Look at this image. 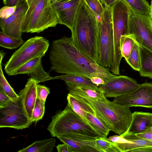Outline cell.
Masks as SVG:
<instances>
[{
    "label": "cell",
    "instance_id": "cell-1",
    "mask_svg": "<svg viewBox=\"0 0 152 152\" xmlns=\"http://www.w3.org/2000/svg\"><path fill=\"white\" fill-rule=\"evenodd\" d=\"M49 59L51 70L58 73L77 74L90 79L96 76L104 80L116 75L83 53L71 37L53 41Z\"/></svg>",
    "mask_w": 152,
    "mask_h": 152
},
{
    "label": "cell",
    "instance_id": "cell-2",
    "mask_svg": "<svg viewBox=\"0 0 152 152\" xmlns=\"http://www.w3.org/2000/svg\"><path fill=\"white\" fill-rule=\"evenodd\" d=\"M98 20L84 0H81L74 21L71 38L84 55L98 64Z\"/></svg>",
    "mask_w": 152,
    "mask_h": 152
},
{
    "label": "cell",
    "instance_id": "cell-3",
    "mask_svg": "<svg viewBox=\"0 0 152 152\" xmlns=\"http://www.w3.org/2000/svg\"><path fill=\"white\" fill-rule=\"evenodd\" d=\"M82 98L91 106L96 117L110 131L120 135L127 130L132 120V113L129 107L107 99L96 100Z\"/></svg>",
    "mask_w": 152,
    "mask_h": 152
},
{
    "label": "cell",
    "instance_id": "cell-4",
    "mask_svg": "<svg viewBox=\"0 0 152 152\" xmlns=\"http://www.w3.org/2000/svg\"><path fill=\"white\" fill-rule=\"evenodd\" d=\"M47 129L53 137L64 134H74L96 138L102 137L67 104L63 110L53 116Z\"/></svg>",
    "mask_w": 152,
    "mask_h": 152
},
{
    "label": "cell",
    "instance_id": "cell-5",
    "mask_svg": "<svg viewBox=\"0 0 152 152\" xmlns=\"http://www.w3.org/2000/svg\"><path fill=\"white\" fill-rule=\"evenodd\" d=\"M48 40L42 36H36L26 42L12 55L5 65L4 69L9 75H14L21 66L35 58L43 56L48 50Z\"/></svg>",
    "mask_w": 152,
    "mask_h": 152
},
{
    "label": "cell",
    "instance_id": "cell-6",
    "mask_svg": "<svg viewBox=\"0 0 152 152\" xmlns=\"http://www.w3.org/2000/svg\"><path fill=\"white\" fill-rule=\"evenodd\" d=\"M98 64L110 68L113 54V30L111 6H105L103 16L98 20Z\"/></svg>",
    "mask_w": 152,
    "mask_h": 152
},
{
    "label": "cell",
    "instance_id": "cell-7",
    "mask_svg": "<svg viewBox=\"0 0 152 152\" xmlns=\"http://www.w3.org/2000/svg\"><path fill=\"white\" fill-rule=\"evenodd\" d=\"M58 24V19L51 0H40L23 25L22 32L39 33Z\"/></svg>",
    "mask_w": 152,
    "mask_h": 152
},
{
    "label": "cell",
    "instance_id": "cell-8",
    "mask_svg": "<svg viewBox=\"0 0 152 152\" xmlns=\"http://www.w3.org/2000/svg\"><path fill=\"white\" fill-rule=\"evenodd\" d=\"M32 123L20 98L0 108V128L23 129L29 127Z\"/></svg>",
    "mask_w": 152,
    "mask_h": 152
},
{
    "label": "cell",
    "instance_id": "cell-9",
    "mask_svg": "<svg viewBox=\"0 0 152 152\" xmlns=\"http://www.w3.org/2000/svg\"><path fill=\"white\" fill-rule=\"evenodd\" d=\"M150 28H152L150 16L140 15L130 10L127 34L133 35L139 45L152 50V34Z\"/></svg>",
    "mask_w": 152,
    "mask_h": 152
},
{
    "label": "cell",
    "instance_id": "cell-10",
    "mask_svg": "<svg viewBox=\"0 0 152 152\" xmlns=\"http://www.w3.org/2000/svg\"><path fill=\"white\" fill-rule=\"evenodd\" d=\"M98 87L106 97H116L130 93L138 88L140 84L132 78L116 75L105 80Z\"/></svg>",
    "mask_w": 152,
    "mask_h": 152
},
{
    "label": "cell",
    "instance_id": "cell-11",
    "mask_svg": "<svg viewBox=\"0 0 152 152\" xmlns=\"http://www.w3.org/2000/svg\"><path fill=\"white\" fill-rule=\"evenodd\" d=\"M113 102L129 107H141L152 108V83L140 85L133 92L114 98Z\"/></svg>",
    "mask_w": 152,
    "mask_h": 152
},
{
    "label": "cell",
    "instance_id": "cell-12",
    "mask_svg": "<svg viewBox=\"0 0 152 152\" xmlns=\"http://www.w3.org/2000/svg\"><path fill=\"white\" fill-rule=\"evenodd\" d=\"M28 7L25 1L20 4L15 13L10 17L0 19V27L5 34L17 38L21 37L24 19Z\"/></svg>",
    "mask_w": 152,
    "mask_h": 152
},
{
    "label": "cell",
    "instance_id": "cell-13",
    "mask_svg": "<svg viewBox=\"0 0 152 152\" xmlns=\"http://www.w3.org/2000/svg\"><path fill=\"white\" fill-rule=\"evenodd\" d=\"M81 0H67L52 3L59 24L64 25L71 31Z\"/></svg>",
    "mask_w": 152,
    "mask_h": 152
},
{
    "label": "cell",
    "instance_id": "cell-14",
    "mask_svg": "<svg viewBox=\"0 0 152 152\" xmlns=\"http://www.w3.org/2000/svg\"><path fill=\"white\" fill-rule=\"evenodd\" d=\"M56 137L68 145L72 152H100L96 146L97 138L74 134H62Z\"/></svg>",
    "mask_w": 152,
    "mask_h": 152
},
{
    "label": "cell",
    "instance_id": "cell-15",
    "mask_svg": "<svg viewBox=\"0 0 152 152\" xmlns=\"http://www.w3.org/2000/svg\"><path fill=\"white\" fill-rule=\"evenodd\" d=\"M42 57L39 56L27 62L16 70L14 75L27 74L37 84L51 80L49 72H45L43 69L42 62Z\"/></svg>",
    "mask_w": 152,
    "mask_h": 152
},
{
    "label": "cell",
    "instance_id": "cell-16",
    "mask_svg": "<svg viewBox=\"0 0 152 152\" xmlns=\"http://www.w3.org/2000/svg\"><path fill=\"white\" fill-rule=\"evenodd\" d=\"M37 84L35 80L30 78L28 79L24 88L20 90L18 94L31 121L37 98Z\"/></svg>",
    "mask_w": 152,
    "mask_h": 152
},
{
    "label": "cell",
    "instance_id": "cell-17",
    "mask_svg": "<svg viewBox=\"0 0 152 152\" xmlns=\"http://www.w3.org/2000/svg\"><path fill=\"white\" fill-rule=\"evenodd\" d=\"M152 126V113L136 111L132 113V120L127 130L123 134H136Z\"/></svg>",
    "mask_w": 152,
    "mask_h": 152
},
{
    "label": "cell",
    "instance_id": "cell-18",
    "mask_svg": "<svg viewBox=\"0 0 152 152\" xmlns=\"http://www.w3.org/2000/svg\"><path fill=\"white\" fill-rule=\"evenodd\" d=\"M67 85L69 93L70 94L84 98L96 100H102L107 99L98 87L76 84Z\"/></svg>",
    "mask_w": 152,
    "mask_h": 152
},
{
    "label": "cell",
    "instance_id": "cell-19",
    "mask_svg": "<svg viewBox=\"0 0 152 152\" xmlns=\"http://www.w3.org/2000/svg\"><path fill=\"white\" fill-rule=\"evenodd\" d=\"M67 105L86 122V117L87 113L96 116L93 107L82 97L69 93L67 96Z\"/></svg>",
    "mask_w": 152,
    "mask_h": 152
},
{
    "label": "cell",
    "instance_id": "cell-20",
    "mask_svg": "<svg viewBox=\"0 0 152 152\" xmlns=\"http://www.w3.org/2000/svg\"><path fill=\"white\" fill-rule=\"evenodd\" d=\"M139 45L140 56L139 74L141 76L152 79V50Z\"/></svg>",
    "mask_w": 152,
    "mask_h": 152
},
{
    "label": "cell",
    "instance_id": "cell-21",
    "mask_svg": "<svg viewBox=\"0 0 152 152\" xmlns=\"http://www.w3.org/2000/svg\"><path fill=\"white\" fill-rule=\"evenodd\" d=\"M56 139L53 138L36 141L18 152H52L56 145Z\"/></svg>",
    "mask_w": 152,
    "mask_h": 152
},
{
    "label": "cell",
    "instance_id": "cell-22",
    "mask_svg": "<svg viewBox=\"0 0 152 152\" xmlns=\"http://www.w3.org/2000/svg\"><path fill=\"white\" fill-rule=\"evenodd\" d=\"M59 79L64 81L67 85H84L91 87H98L93 83L91 80L81 75L75 74H66L51 77V80Z\"/></svg>",
    "mask_w": 152,
    "mask_h": 152
},
{
    "label": "cell",
    "instance_id": "cell-23",
    "mask_svg": "<svg viewBox=\"0 0 152 152\" xmlns=\"http://www.w3.org/2000/svg\"><path fill=\"white\" fill-rule=\"evenodd\" d=\"M130 9L140 15L150 17V5L146 0H123Z\"/></svg>",
    "mask_w": 152,
    "mask_h": 152
},
{
    "label": "cell",
    "instance_id": "cell-24",
    "mask_svg": "<svg viewBox=\"0 0 152 152\" xmlns=\"http://www.w3.org/2000/svg\"><path fill=\"white\" fill-rule=\"evenodd\" d=\"M86 120L87 123L102 137H107L110 130L96 116L87 113Z\"/></svg>",
    "mask_w": 152,
    "mask_h": 152
},
{
    "label": "cell",
    "instance_id": "cell-25",
    "mask_svg": "<svg viewBox=\"0 0 152 152\" xmlns=\"http://www.w3.org/2000/svg\"><path fill=\"white\" fill-rule=\"evenodd\" d=\"M24 41L21 37L16 38L0 32V46L8 49H14L20 47Z\"/></svg>",
    "mask_w": 152,
    "mask_h": 152
},
{
    "label": "cell",
    "instance_id": "cell-26",
    "mask_svg": "<svg viewBox=\"0 0 152 152\" xmlns=\"http://www.w3.org/2000/svg\"><path fill=\"white\" fill-rule=\"evenodd\" d=\"M135 41L134 36L132 34H126L121 36L120 40V49L122 56L125 60L129 58Z\"/></svg>",
    "mask_w": 152,
    "mask_h": 152
},
{
    "label": "cell",
    "instance_id": "cell-27",
    "mask_svg": "<svg viewBox=\"0 0 152 152\" xmlns=\"http://www.w3.org/2000/svg\"><path fill=\"white\" fill-rule=\"evenodd\" d=\"M0 89L13 102L18 100L19 96L15 92L6 79L0 64Z\"/></svg>",
    "mask_w": 152,
    "mask_h": 152
},
{
    "label": "cell",
    "instance_id": "cell-28",
    "mask_svg": "<svg viewBox=\"0 0 152 152\" xmlns=\"http://www.w3.org/2000/svg\"><path fill=\"white\" fill-rule=\"evenodd\" d=\"M126 61L133 69L139 71L140 66V48L136 41L129 58Z\"/></svg>",
    "mask_w": 152,
    "mask_h": 152
},
{
    "label": "cell",
    "instance_id": "cell-29",
    "mask_svg": "<svg viewBox=\"0 0 152 152\" xmlns=\"http://www.w3.org/2000/svg\"><path fill=\"white\" fill-rule=\"evenodd\" d=\"M96 146L100 152H119L114 142L108 140L107 137L97 138Z\"/></svg>",
    "mask_w": 152,
    "mask_h": 152
},
{
    "label": "cell",
    "instance_id": "cell-30",
    "mask_svg": "<svg viewBox=\"0 0 152 152\" xmlns=\"http://www.w3.org/2000/svg\"><path fill=\"white\" fill-rule=\"evenodd\" d=\"M45 103L37 98L33 110L31 121L36 122L42 119L45 113Z\"/></svg>",
    "mask_w": 152,
    "mask_h": 152
},
{
    "label": "cell",
    "instance_id": "cell-31",
    "mask_svg": "<svg viewBox=\"0 0 152 152\" xmlns=\"http://www.w3.org/2000/svg\"><path fill=\"white\" fill-rule=\"evenodd\" d=\"M95 15L99 18L101 17L104 12L103 7L99 0H84Z\"/></svg>",
    "mask_w": 152,
    "mask_h": 152
},
{
    "label": "cell",
    "instance_id": "cell-32",
    "mask_svg": "<svg viewBox=\"0 0 152 152\" xmlns=\"http://www.w3.org/2000/svg\"><path fill=\"white\" fill-rule=\"evenodd\" d=\"M50 93V89L45 86L37 84V98L45 103L48 95Z\"/></svg>",
    "mask_w": 152,
    "mask_h": 152
},
{
    "label": "cell",
    "instance_id": "cell-33",
    "mask_svg": "<svg viewBox=\"0 0 152 152\" xmlns=\"http://www.w3.org/2000/svg\"><path fill=\"white\" fill-rule=\"evenodd\" d=\"M18 6H5L2 7L0 10V18L6 19L10 17L15 13Z\"/></svg>",
    "mask_w": 152,
    "mask_h": 152
},
{
    "label": "cell",
    "instance_id": "cell-34",
    "mask_svg": "<svg viewBox=\"0 0 152 152\" xmlns=\"http://www.w3.org/2000/svg\"><path fill=\"white\" fill-rule=\"evenodd\" d=\"M12 101L0 89V108L7 106Z\"/></svg>",
    "mask_w": 152,
    "mask_h": 152
},
{
    "label": "cell",
    "instance_id": "cell-35",
    "mask_svg": "<svg viewBox=\"0 0 152 152\" xmlns=\"http://www.w3.org/2000/svg\"><path fill=\"white\" fill-rule=\"evenodd\" d=\"M135 134L139 137L152 141V126L141 133Z\"/></svg>",
    "mask_w": 152,
    "mask_h": 152
},
{
    "label": "cell",
    "instance_id": "cell-36",
    "mask_svg": "<svg viewBox=\"0 0 152 152\" xmlns=\"http://www.w3.org/2000/svg\"><path fill=\"white\" fill-rule=\"evenodd\" d=\"M40 0H33L30 6L28 8L26 13L23 25L27 22L31 12Z\"/></svg>",
    "mask_w": 152,
    "mask_h": 152
},
{
    "label": "cell",
    "instance_id": "cell-37",
    "mask_svg": "<svg viewBox=\"0 0 152 152\" xmlns=\"http://www.w3.org/2000/svg\"><path fill=\"white\" fill-rule=\"evenodd\" d=\"M56 147L58 152H72L69 146L65 143L58 145Z\"/></svg>",
    "mask_w": 152,
    "mask_h": 152
},
{
    "label": "cell",
    "instance_id": "cell-38",
    "mask_svg": "<svg viewBox=\"0 0 152 152\" xmlns=\"http://www.w3.org/2000/svg\"><path fill=\"white\" fill-rule=\"evenodd\" d=\"M24 0H3V2L5 6H14L19 5Z\"/></svg>",
    "mask_w": 152,
    "mask_h": 152
},
{
    "label": "cell",
    "instance_id": "cell-39",
    "mask_svg": "<svg viewBox=\"0 0 152 152\" xmlns=\"http://www.w3.org/2000/svg\"><path fill=\"white\" fill-rule=\"evenodd\" d=\"M94 84L98 86H99L105 83V80L101 77L94 76L90 79Z\"/></svg>",
    "mask_w": 152,
    "mask_h": 152
},
{
    "label": "cell",
    "instance_id": "cell-40",
    "mask_svg": "<svg viewBox=\"0 0 152 152\" xmlns=\"http://www.w3.org/2000/svg\"><path fill=\"white\" fill-rule=\"evenodd\" d=\"M101 3L105 6H111L115 2L119 0H100Z\"/></svg>",
    "mask_w": 152,
    "mask_h": 152
},
{
    "label": "cell",
    "instance_id": "cell-41",
    "mask_svg": "<svg viewBox=\"0 0 152 152\" xmlns=\"http://www.w3.org/2000/svg\"><path fill=\"white\" fill-rule=\"evenodd\" d=\"M5 53L3 50H1L0 52V64H1L2 60L5 56Z\"/></svg>",
    "mask_w": 152,
    "mask_h": 152
},
{
    "label": "cell",
    "instance_id": "cell-42",
    "mask_svg": "<svg viewBox=\"0 0 152 152\" xmlns=\"http://www.w3.org/2000/svg\"><path fill=\"white\" fill-rule=\"evenodd\" d=\"M33 0H24V1L25 2L27 5L28 8L30 6Z\"/></svg>",
    "mask_w": 152,
    "mask_h": 152
},
{
    "label": "cell",
    "instance_id": "cell-43",
    "mask_svg": "<svg viewBox=\"0 0 152 152\" xmlns=\"http://www.w3.org/2000/svg\"><path fill=\"white\" fill-rule=\"evenodd\" d=\"M150 16L152 22V0H151L150 4Z\"/></svg>",
    "mask_w": 152,
    "mask_h": 152
},
{
    "label": "cell",
    "instance_id": "cell-44",
    "mask_svg": "<svg viewBox=\"0 0 152 152\" xmlns=\"http://www.w3.org/2000/svg\"><path fill=\"white\" fill-rule=\"evenodd\" d=\"M66 0H51V1L52 3L57 2H59V1H66Z\"/></svg>",
    "mask_w": 152,
    "mask_h": 152
},
{
    "label": "cell",
    "instance_id": "cell-45",
    "mask_svg": "<svg viewBox=\"0 0 152 152\" xmlns=\"http://www.w3.org/2000/svg\"><path fill=\"white\" fill-rule=\"evenodd\" d=\"M150 30L152 33V28H150Z\"/></svg>",
    "mask_w": 152,
    "mask_h": 152
}]
</instances>
